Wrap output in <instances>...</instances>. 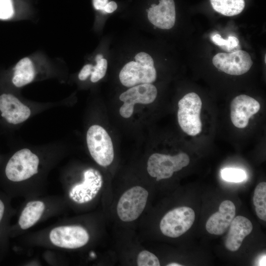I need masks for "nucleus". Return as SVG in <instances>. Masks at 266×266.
I'll return each mask as SVG.
<instances>
[{
  "label": "nucleus",
  "mask_w": 266,
  "mask_h": 266,
  "mask_svg": "<svg viewBox=\"0 0 266 266\" xmlns=\"http://www.w3.org/2000/svg\"><path fill=\"white\" fill-rule=\"evenodd\" d=\"M135 61L127 63L119 73L121 83L127 87L142 84H151L157 77L154 61L148 53L141 52L137 54Z\"/></svg>",
  "instance_id": "f257e3e1"
},
{
  "label": "nucleus",
  "mask_w": 266,
  "mask_h": 266,
  "mask_svg": "<svg viewBox=\"0 0 266 266\" xmlns=\"http://www.w3.org/2000/svg\"><path fill=\"white\" fill-rule=\"evenodd\" d=\"M178 106V122L183 131L191 136L199 134L202 131V102L199 96L194 92L187 94L179 100Z\"/></svg>",
  "instance_id": "f03ea898"
},
{
  "label": "nucleus",
  "mask_w": 266,
  "mask_h": 266,
  "mask_svg": "<svg viewBox=\"0 0 266 266\" xmlns=\"http://www.w3.org/2000/svg\"><path fill=\"white\" fill-rule=\"evenodd\" d=\"M86 140L89 152L98 164L105 167L112 163L114 157L113 143L103 127L98 125L91 126L87 132Z\"/></svg>",
  "instance_id": "7ed1b4c3"
},
{
  "label": "nucleus",
  "mask_w": 266,
  "mask_h": 266,
  "mask_svg": "<svg viewBox=\"0 0 266 266\" xmlns=\"http://www.w3.org/2000/svg\"><path fill=\"white\" fill-rule=\"evenodd\" d=\"M190 163L189 156L185 153H180L171 156L160 153H154L149 158L147 170L157 181L171 177L173 173L187 166Z\"/></svg>",
  "instance_id": "20e7f679"
},
{
  "label": "nucleus",
  "mask_w": 266,
  "mask_h": 266,
  "mask_svg": "<svg viewBox=\"0 0 266 266\" xmlns=\"http://www.w3.org/2000/svg\"><path fill=\"white\" fill-rule=\"evenodd\" d=\"M38 157L29 149L25 148L16 152L8 161L5 173L12 182L27 180L38 172Z\"/></svg>",
  "instance_id": "39448f33"
},
{
  "label": "nucleus",
  "mask_w": 266,
  "mask_h": 266,
  "mask_svg": "<svg viewBox=\"0 0 266 266\" xmlns=\"http://www.w3.org/2000/svg\"><path fill=\"white\" fill-rule=\"evenodd\" d=\"M148 197V191L139 186L126 191L117 204V212L119 218L124 222L137 219L145 208Z\"/></svg>",
  "instance_id": "423d86ee"
},
{
  "label": "nucleus",
  "mask_w": 266,
  "mask_h": 266,
  "mask_svg": "<svg viewBox=\"0 0 266 266\" xmlns=\"http://www.w3.org/2000/svg\"><path fill=\"white\" fill-rule=\"evenodd\" d=\"M195 213L187 206L175 208L166 213L162 219L160 228L165 235L178 237L187 232L193 225Z\"/></svg>",
  "instance_id": "0eeeda50"
},
{
  "label": "nucleus",
  "mask_w": 266,
  "mask_h": 266,
  "mask_svg": "<svg viewBox=\"0 0 266 266\" xmlns=\"http://www.w3.org/2000/svg\"><path fill=\"white\" fill-rule=\"evenodd\" d=\"M157 96V88L152 84H142L130 87L119 96L120 100L123 102L119 109L120 114L125 118H130L135 104L151 103Z\"/></svg>",
  "instance_id": "6e6552de"
},
{
  "label": "nucleus",
  "mask_w": 266,
  "mask_h": 266,
  "mask_svg": "<svg viewBox=\"0 0 266 266\" xmlns=\"http://www.w3.org/2000/svg\"><path fill=\"white\" fill-rule=\"evenodd\" d=\"M212 63L220 70L233 75L246 73L253 65L249 53L241 50L229 53H218L213 57Z\"/></svg>",
  "instance_id": "1a4fd4ad"
},
{
  "label": "nucleus",
  "mask_w": 266,
  "mask_h": 266,
  "mask_svg": "<svg viewBox=\"0 0 266 266\" xmlns=\"http://www.w3.org/2000/svg\"><path fill=\"white\" fill-rule=\"evenodd\" d=\"M51 242L55 246L67 249H75L85 245L89 235L80 226H64L55 228L49 234Z\"/></svg>",
  "instance_id": "9d476101"
},
{
  "label": "nucleus",
  "mask_w": 266,
  "mask_h": 266,
  "mask_svg": "<svg viewBox=\"0 0 266 266\" xmlns=\"http://www.w3.org/2000/svg\"><path fill=\"white\" fill-rule=\"evenodd\" d=\"M82 183L74 185L69 193V197L78 203H84L92 200L102 187V178L100 172L89 168L83 173Z\"/></svg>",
  "instance_id": "9b49d317"
},
{
  "label": "nucleus",
  "mask_w": 266,
  "mask_h": 266,
  "mask_svg": "<svg viewBox=\"0 0 266 266\" xmlns=\"http://www.w3.org/2000/svg\"><path fill=\"white\" fill-rule=\"evenodd\" d=\"M260 109L259 102L246 95L235 97L231 103V119L233 125L240 129L247 126L249 119Z\"/></svg>",
  "instance_id": "f8f14e48"
},
{
  "label": "nucleus",
  "mask_w": 266,
  "mask_h": 266,
  "mask_svg": "<svg viewBox=\"0 0 266 266\" xmlns=\"http://www.w3.org/2000/svg\"><path fill=\"white\" fill-rule=\"evenodd\" d=\"M1 115L10 124H18L26 120L31 115L30 108L11 94L0 96Z\"/></svg>",
  "instance_id": "ddd939ff"
},
{
  "label": "nucleus",
  "mask_w": 266,
  "mask_h": 266,
  "mask_svg": "<svg viewBox=\"0 0 266 266\" xmlns=\"http://www.w3.org/2000/svg\"><path fill=\"white\" fill-rule=\"evenodd\" d=\"M235 216V206L231 200L221 202L219 210L209 218L205 225L207 231L210 234L221 235L228 229Z\"/></svg>",
  "instance_id": "4468645a"
},
{
  "label": "nucleus",
  "mask_w": 266,
  "mask_h": 266,
  "mask_svg": "<svg viewBox=\"0 0 266 266\" xmlns=\"http://www.w3.org/2000/svg\"><path fill=\"white\" fill-rule=\"evenodd\" d=\"M175 8L173 0H160L159 4H153L148 10L149 21L158 28H172L175 22Z\"/></svg>",
  "instance_id": "2eb2a0df"
},
{
  "label": "nucleus",
  "mask_w": 266,
  "mask_h": 266,
  "mask_svg": "<svg viewBox=\"0 0 266 266\" xmlns=\"http://www.w3.org/2000/svg\"><path fill=\"white\" fill-rule=\"evenodd\" d=\"M225 242L226 248L231 251H236L240 247L243 240L253 230L251 222L242 216L234 217L230 225Z\"/></svg>",
  "instance_id": "dca6fc26"
},
{
  "label": "nucleus",
  "mask_w": 266,
  "mask_h": 266,
  "mask_svg": "<svg viewBox=\"0 0 266 266\" xmlns=\"http://www.w3.org/2000/svg\"><path fill=\"white\" fill-rule=\"evenodd\" d=\"M13 84L21 87L31 83L34 79L35 70L31 60L25 57L20 60L14 68Z\"/></svg>",
  "instance_id": "f3484780"
},
{
  "label": "nucleus",
  "mask_w": 266,
  "mask_h": 266,
  "mask_svg": "<svg viewBox=\"0 0 266 266\" xmlns=\"http://www.w3.org/2000/svg\"><path fill=\"white\" fill-rule=\"evenodd\" d=\"M45 209L41 201H32L26 204L19 219V225L23 230H26L34 225L41 217Z\"/></svg>",
  "instance_id": "a211bd4d"
},
{
  "label": "nucleus",
  "mask_w": 266,
  "mask_h": 266,
  "mask_svg": "<svg viewBox=\"0 0 266 266\" xmlns=\"http://www.w3.org/2000/svg\"><path fill=\"white\" fill-rule=\"evenodd\" d=\"M213 9L227 16H232L241 13L245 6L244 0H210Z\"/></svg>",
  "instance_id": "6ab92c4d"
},
{
  "label": "nucleus",
  "mask_w": 266,
  "mask_h": 266,
  "mask_svg": "<svg viewBox=\"0 0 266 266\" xmlns=\"http://www.w3.org/2000/svg\"><path fill=\"white\" fill-rule=\"evenodd\" d=\"M253 203L258 217L266 220V183L262 182L256 186L253 198Z\"/></svg>",
  "instance_id": "aec40b11"
},
{
  "label": "nucleus",
  "mask_w": 266,
  "mask_h": 266,
  "mask_svg": "<svg viewBox=\"0 0 266 266\" xmlns=\"http://www.w3.org/2000/svg\"><path fill=\"white\" fill-rule=\"evenodd\" d=\"M212 42L220 46L227 52H234L239 46V40L234 36H229L227 39H223L219 34H216L211 37Z\"/></svg>",
  "instance_id": "412c9836"
},
{
  "label": "nucleus",
  "mask_w": 266,
  "mask_h": 266,
  "mask_svg": "<svg viewBox=\"0 0 266 266\" xmlns=\"http://www.w3.org/2000/svg\"><path fill=\"white\" fill-rule=\"evenodd\" d=\"M222 178L227 181L240 182L244 181L246 178L245 172L236 168H225L221 170Z\"/></svg>",
  "instance_id": "4be33fe9"
},
{
  "label": "nucleus",
  "mask_w": 266,
  "mask_h": 266,
  "mask_svg": "<svg viewBox=\"0 0 266 266\" xmlns=\"http://www.w3.org/2000/svg\"><path fill=\"white\" fill-rule=\"evenodd\" d=\"M138 266H160V263L156 255L152 253L143 250L139 252L137 257Z\"/></svg>",
  "instance_id": "5701e85b"
},
{
  "label": "nucleus",
  "mask_w": 266,
  "mask_h": 266,
  "mask_svg": "<svg viewBox=\"0 0 266 266\" xmlns=\"http://www.w3.org/2000/svg\"><path fill=\"white\" fill-rule=\"evenodd\" d=\"M96 66H93L91 74V81L94 83L98 82L104 76L107 67V62L105 59L96 61Z\"/></svg>",
  "instance_id": "b1692460"
},
{
  "label": "nucleus",
  "mask_w": 266,
  "mask_h": 266,
  "mask_svg": "<svg viewBox=\"0 0 266 266\" xmlns=\"http://www.w3.org/2000/svg\"><path fill=\"white\" fill-rule=\"evenodd\" d=\"M14 13L11 0H0V19H7L11 18Z\"/></svg>",
  "instance_id": "393cba45"
},
{
  "label": "nucleus",
  "mask_w": 266,
  "mask_h": 266,
  "mask_svg": "<svg viewBox=\"0 0 266 266\" xmlns=\"http://www.w3.org/2000/svg\"><path fill=\"white\" fill-rule=\"evenodd\" d=\"M93 66L91 64L85 65L78 74V78L82 81L85 80L91 74Z\"/></svg>",
  "instance_id": "a878e982"
},
{
  "label": "nucleus",
  "mask_w": 266,
  "mask_h": 266,
  "mask_svg": "<svg viewBox=\"0 0 266 266\" xmlns=\"http://www.w3.org/2000/svg\"><path fill=\"white\" fill-rule=\"evenodd\" d=\"M117 8V5L114 1H110L106 3L103 7V10L107 13H112Z\"/></svg>",
  "instance_id": "bb28decb"
},
{
  "label": "nucleus",
  "mask_w": 266,
  "mask_h": 266,
  "mask_svg": "<svg viewBox=\"0 0 266 266\" xmlns=\"http://www.w3.org/2000/svg\"><path fill=\"white\" fill-rule=\"evenodd\" d=\"M107 1L108 0H93V5L96 9L103 10Z\"/></svg>",
  "instance_id": "cd10ccee"
},
{
  "label": "nucleus",
  "mask_w": 266,
  "mask_h": 266,
  "mask_svg": "<svg viewBox=\"0 0 266 266\" xmlns=\"http://www.w3.org/2000/svg\"><path fill=\"white\" fill-rule=\"evenodd\" d=\"M5 210V206L3 201L0 199V224L3 219Z\"/></svg>",
  "instance_id": "c85d7f7f"
},
{
  "label": "nucleus",
  "mask_w": 266,
  "mask_h": 266,
  "mask_svg": "<svg viewBox=\"0 0 266 266\" xmlns=\"http://www.w3.org/2000/svg\"><path fill=\"white\" fill-rule=\"evenodd\" d=\"M259 265L266 266V255L264 256L260 260Z\"/></svg>",
  "instance_id": "c756f323"
},
{
  "label": "nucleus",
  "mask_w": 266,
  "mask_h": 266,
  "mask_svg": "<svg viewBox=\"0 0 266 266\" xmlns=\"http://www.w3.org/2000/svg\"><path fill=\"white\" fill-rule=\"evenodd\" d=\"M102 58H103V56H102V55H101V54H98V55H97L96 56V58H95V60H96V61L100 60V59H102Z\"/></svg>",
  "instance_id": "7c9ffc66"
},
{
  "label": "nucleus",
  "mask_w": 266,
  "mask_h": 266,
  "mask_svg": "<svg viewBox=\"0 0 266 266\" xmlns=\"http://www.w3.org/2000/svg\"><path fill=\"white\" fill-rule=\"evenodd\" d=\"M167 266H181L182 265L177 263H171L167 265Z\"/></svg>",
  "instance_id": "2f4dec72"
},
{
  "label": "nucleus",
  "mask_w": 266,
  "mask_h": 266,
  "mask_svg": "<svg viewBox=\"0 0 266 266\" xmlns=\"http://www.w3.org/2000/svg\"><path fill=\"white\" fill-rule=\"evenodd\" d=\"M91 256L92 257H94L95 256V255L94 253L92 252L91 253Z\"/></svg>",
  "instance_id": "473e14b6"
}]
</instances>
